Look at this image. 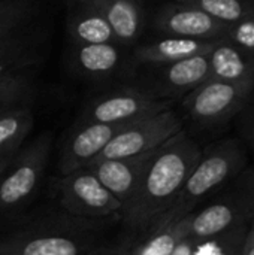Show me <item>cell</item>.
<instances>
[{
    "label": "cell",
    "mask_w": 254,
    "mask_h": 255,
    "mask_svg": "<svg viewBox=\"0 0 254 255\" xmlns=\"http://www.w3.org/2000/svg\"><path fill=\"white\" fill-rule=\"evenodd\" d=\"M252 229H254V220H253V223H252V226H250Z\"/></svg>",
    "instance_id": "obj_33"
},
{
    "label": "cell",
    "mask_w": 254,
    "mask_h": 255,
    "mask_svg": "<svg viewBox=\"0 0 254 255\" xmlns=\"http://www.w3.org/2000/svg\"><path fill=\"white\" fill-rule=\"evenodd\" d=\"M181 130H184V121L172 108L132 121L115 133L97 160L147 155Z\"/></svg>",
    "instance_id": "obj_7"
},
{
    "label": "cell",
    "mask_w": 254,
    "mask_h": 255,
    "mask_svg": "<svg viewBox=\"0 0 254 255\" xmlns=\"http://www.w3.org/2000/svg\"><path fill=\"white\" fill-rule=\"evenodd\" d=\"M46 34L30 25L0 40V76L33 69L45 51Z\"/></svg>",
    "instance_id": "obj_17"
},
{
    "label": "cell",
    "mask_w": 254,
    "mask_h": 255,
    "mask_svg": "<svg viewBox=\"0 0 254 255\" xmlns=\"http://www.w3.org/2000/svg\"><path fill=\"white\" fill-rule=\"evenodd\" d=\"M34 124L30 103L0 112V175L24 146Z\"/></svg>",
    "instance_id": "obj_19"
},
{
    "label": "cell",
    "mask_w": 254,
    "mask_h": 255,
    "mask_svg": "<svg viewBox=\"0 0 254 255\" xmlns=\"http://www.w3.org/2000/svg\"><path fill=\"white\" fill-rule=\"evenodd\" d=\"M250 163L247 148L241 139L237 137L220 139L207 148H202L201 157L177 199L147 233L177 223L193 214L225 185L241 175Z\"/></svg>",
    "instance_id": "obj_2"
},
{
    "label": "cell",
    "mask_w": 254,
    "mask_h": 255,
    "mask_svg": "<svg viewBox=\"0 0 254 255\" xmlns=\"http://www.w3.org/2000/svg\"><path fill=\"white\" fill-rule=\"evenodd\" d=\"M210 78L208 54L193 55L166 66L154 67V82L148 88L163 100L174 102L198 88Z\"/></svg>",
    "instance_id": "obj_11"
},
{
    "label": "cell",
    "mask_w": 254,
    "mask_h": 255,
    "mask_svg": "<svg viewBox=\"0 0 254 255\" xmlns=\"http://www.w3.org/2000/svg\"><path fill=\"white\" fill-rule=\"evenodd\" d=\"M52 146V134L42 133L22 146L0 175V215L22 209L43 179Z\"/></svg>",
    "instance_id": "obj_5"
},
{
    "label": "cell",
    "mask_w": 254,
    "mask_h": 255,
    "mask_svg": "<svg viewBox=\"0 0 254 255\" xmlns=\"http://www.w3.org/2000/svg\"><path fill=\"white\" fill-rule=\"evenodd\" d=\"M187 230L189 218L184 217L177 223L147 233L145 241L130 250V253L132 255H171L177 245L187 238Z\"/></svg>",
    "instance_id": "obj_21"
},
{
    "label": "cell",
    "mask_w": 254,
    "mask_h": 255,
    "mask_svg": "<svg viewBox=\"0 0 254 255\" xmlns=\"http://www.w3.org/2000/svg\"><path fill=\"white\" fill-rule=\"evenodd\" d=\"M36 91L33 69L0 76V112L31 103Z\"/></svg>",
    "instance_id": "obj_22"
},
{
    "label": "cell",
    "mask_w": 254,
    "mask_h": 255,
    "mask_svg": "<svg viewBox=\"0 0 254 255\" xmlns=\"http://www.w3.org/2000/svg\"><path fill=\"white\" fill-rule=\"evenodd\" d=\"M66 31L69 43H118L100 0H66Z\"/></svg>",
    "instance_id": "obj_13"
},
{
    "label": "cell",
    "mask_w": 254,
    "mask_h": 255,
    "mask_svg": "<svg viewBox=\"0 0 254 255\" xmlns=\"http://www.w3.org/2000/svg\"><path fill=\"white\" fill-rule=\"evenodd\" d=\"M126 124H102V123H75L67 134L58 161V170L63 175L88 167L96 161L109 140Z\"/></svg>",
    "instance_id": "obj_10"
},
{
    "label": "cell",
    "mask_w": 254,
    "mask_h": 255,
    "mask_svg": "<svg viewBox=\"0 0 254 255\" xmlns=\"http://www.w3.org/2000/svg\"><path fill=\"white\" fill-rule=\"evenodd\" d=\"M123 48L118 43H69L67 61L78 76L90 81H103L123 69Z\"/></svg>",
    "instance_id": "obj_12"
},
{
    "label": "cell",
    "mask_w": 254,
    "mask_h": 255,
    "mask_svg": "<svg viewBox=\"0 0 254 255\" xmlns=\"http://www.w3.org/2000/svg\"><path fill=\"white\" fill-rule=\"evenodd\" d=\"M223 39L201 40V39L163 36L160 39H154L136 46L133 51V60L144 66L160 67L184 58H190L193 55L208 54Z\"/></svg>",
    "instance_id": "obj_16"
},
{
    "label": "cell",
    "mask_w": 254,
    "mask_h": 255,
    "mask_svg": "<svg viewBox=\"0 0 254 255\" xmlns=\"http://www.w3.org/2000/svg\"><path fill=\"white\" fill-rule=\"evenodd\" d=\"M225 40L238 49L254 55V15L229 24L225 33Z\"/></svg>",
    "instance_id": "obj_26"
},
{
    "label": "cell",
    "mask_w": 254,
    "mask_h": 255,
    "mask_svg": "<svg viewBox=\"0 0 254 255\" xmlns=\"http://www.w3.org/2000/svg\"><path fill=\"white\" fill-rule=\"evenodd\" d=\"M250 227H240L219 236L199 241L196 255H243L244 239Z\"/></svg>",
    "instance_id": "obj_25"
},
{
    "label": "cell",
    "mask_w": 254,
    "mask_h": 255,
    "mask_svg": "<svg viewBox=\"0 0 254 255\" xmlns=\"http://www.w3.org/2000/svg\"><path fill=\"white\" fill-rule=\"evenodd\" d=\"M39 15V0H0V40L21 31Z\"/></svg>",
    "instance_id": "obj_23"
},
{
    "label": "cell",
    "mask_w": 254,
    "mask_h": 255,
    "mask_svg": "<svg viewBox=\"0 0 254 255\" xmlns=\"http://www.w3.org/2000/svg\"><path fill=\"white\" fill-rule=\"evenodd\" d=\"M57 187L61 208L72 215L106 218L123 212L121 203L87 167L63 175Z\"/></svg>",
    "instance_id": "obj_8"
},
{
    "label": "cell",
    "mask_w": 254,
    "mask_h": 255,
    "mask_svg": "<svg viewBox=\"0 0 254 255\" xmlns=\"http://www.w3.org/2000/svg\"><path fill=\"white\" fill-rule=\"evenodd\" d=\"M254 99V76L241 81L208 79L181 99L186 118L204 131L226 127Z\"/></svg>",
    "instance_id": "obj_4"
},
{
    "label": "cell",
    "mask_w": 254,
    "mask_h": 255,
    "mask_svg": "<svg viewBox=\"0 0 254 255\" xmlns=\"http://www.w3.org/2000/svg\"><path fill=\"white\" fill-rule=\"evenodd\" d=\"M187 218V236L199 241L250 227L254 220V163Z\"/></svg>",
    "instance_id": "obj_3"
},
{
    "label": "cell",
    "mask_w": 254,
    "mask_h": 255,
    "mask_svg": "<svg viewBox=\"0 0 254 255\" xmlns=\"http://www.w3.org/2000/svg\"><path fill=\"white\" fill-rule=\"evenodd\" d=\"M201 152V145L186 128L154 149L121 220L133 230L147 233L174 203Z\"/></svg>",
    "instance_id": "obj_1"
},
{
    "label": "cell",
    "mask_w": 254,
    "mask_h": 255,
    "mask_svg": "<svg viewBox=\"0 0 254 255\" xmlns=\"http://www.w3.org/2000/svg\"><path fill=\"white\" fill-rule=\"evenodd\" d=\"M210 78L217 81H241L254 76V55L247 54L225 39L208 52Z\"/></svg>",
    "instance_id": "obj_20"
},
{
    "label": "cell",
    "mask_w": 254,
    "mask_h": 255,
    "mask_svg": "<svg viewBox=\"0 0 254 255\" xmlns=\"http://www.w3.org/2000/svg\"><path fill=\"white\" fill-rule=\"evenodd\" d=\"M243 255H254V229H249V233L244 239Z\"/></svg>",
    "instance_id": "obj_29"
},
{
    "label": "cell",
    "mask_w": 254,
    "mask_h": 255,
    "mask_svg": "<svg viewBox=\"0 0 254 255\" xmlns=\"http://www.w3.org/2000/svg\"><path fill=\"white\" fill-rule=\"evenodd\" d=\"M87 244L61 232H22L0 241V255H84Z\"/></svg>",
    "instance_id": "obj_15"
},
{
    "label": "cell",
    "mask_w": 254,
    "mask_h": 255,
    "mask_svg": "<svg viewBox=\"0 0 254 255\" xmlns=\"http://www.w3.org/2000/svg\"><path fill=\"white\" fill-rule=\"evenodd\" d=\"M117 255H132L130 250H121V251H117Z\"/></svg>",
    "instance_id": "obj_32"
},
{
    "label": "cell",
    "mask_w": 254,
    "mask_h": 255,
    "mask_svg": "<svg viewBox=\"0 0 254 255\" xmlns=\"http://www.w3.org/2000/svg\"><path fill=\"white\" fill-rule=\"evenodd\" d=\"M241 142L244 143V146L247 148V151L250 149L254 155V117H246L244 118V121H243V139H241Z\"/></svg>",
    "instance_id": "obj_27"
},
{
    "label": "cell",
    "mask_w": 254,
    "mask_h": 255,
    "mask_svg": "<svg viewBox=\"0 0 254 255\" xmlns=\"http://www.w3.org/2000/svg\"><path fill=\"white\" fill-rule=\"evenodd\" d=\"M91 255H117V251H99V253Z\"/></svg>",
    "instance_id": "obj_31"
},
{
    "label": "cell",
    "mask_w": 254,
    "mask_h": 255,
    "mask_svg": "<svg viewBox=\"0 0 254 255\" xmlns=\"http://www.w3.org/2000/svg\"><path fill=\"white\" fill-rule=\"evenodd\" d=\"M171 100L159 99L148 87H120L93 97L76 123L124 124L172 108Z\"/></svg>",
    "instance_id": "obj_6"
},
{
    "label": "cell",
    "mask_w": 254,
    "mask_h": 255,
    "mask_svg": "<svg viewBox=\"0 0 254 255\" xmlns=\"http://www.w3.org/2000/svg\"><path fill=\"white\" fill-rule=\"evenodd\" d=\"M198 245H199V239L187 236L177 245V248L171 255H196Z\"/></svg>",
    "instance_id": "obj_28"
},
{
    "label": "cell",
    "mask_w": 254,
    "mask_h": 255,
    "mask_svg": "<svg viewBox=\"0 0 254 255\" xmlns=\"http://www.w3.org/2000/svg\"><path fill=\"white\" fill-rule=\"evenodd\" d=\"M151 152L132 158L96 160L87 169L121 203L124 209L136 194L141 176L144 173Z\"/></svg>",
    "instance_id": "obj_14"
},
{
    "label": "cell",
    "mask_w": 254,
    "mask_h": 255,
    "mask_svg": "<svg viewBox=\"0 0 254 255\" xmlns=\"http://www.w3.org/2000/svg\"><path fill=\"white\" fill-rule=\"evenodd\" d=\"M199 7L210 16L225 24H234L254 15V0H178Z\"/></svg>",
    "instance_id": "obj_24"
},
{
    "label": "cell",
    "mask_w": 254,
    "mask_h": 255,
    "mask_svg": "<svg viewBox=\"0 0 254 255\" xmlns=\"http://www.w3.org/2000/svg\"><path fill=\"white\" fill-rule=\"evenodd\" d=\"M228 25L199 7L178 0L162 4L151 19V27L157 34L201 40L225 39Z\"/></svg>",
    "instance_id": "obj_9"
},
{
    "label": "cell",
    "mask_w": 254,
    "mask_h": 255,
    "mask_svg": "<svg viewBox=\"0 0 254 255\" xmlns=\"http://www.w3.org/2000/svg\"><path fill=\"white\" fill-rule=\"evenodd\" d=\"M105 18L117 42L133 46L145 28V9L142 0H100Z\"/></svg>",
    "instance_id": "obj_18"
},
{
    "label": "cell",
    "mask_w": 254,
    "mask_h": 255,
    "mask_svg": "<svg viewBox=\"0 0 254 255\" xmlns=\"http://www.w3.org/2000/svg\"><path fill=\"white\" fill-rule=\"evenodd\" d=\"M246 117H254V99L250 102V105L246 108V111L243 112Z\"/></svg>",
    "instance_id": "obj_30"
}]
</instances>
